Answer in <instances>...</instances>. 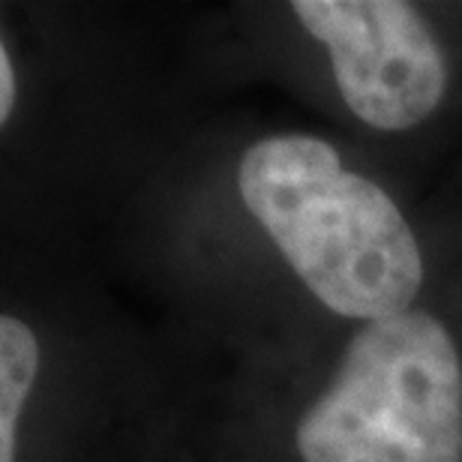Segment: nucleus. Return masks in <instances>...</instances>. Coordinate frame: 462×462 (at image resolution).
Instances as JSON below:
<instances>
[{
  "label": "nucleus",
  "mask_w": 462,
  "mask_h": 462,
  "mask_svg": "<svg viewBox=\"0 0 462 462\" xmlns=\"http://www.w3.org/2000/svg\"><path fill=\"white\" fill-rule=\"evenodd\" d=\"M237 189L300 282L337 316L369 325L411 310L423 285L418 237L396 201L346 169L328 142L262 138L240 160Z\"/></svg>",
  "instance_id": "f257e3e1"
},
{
  "label": "nucleus",
  "mask_w": 462,
  "mask_h": 462,
  "mask_svg": "<svg viewBox=\"0 0 462 462\" xmlns=\"http://www.w3.org/2000/svg\"><path fill=\"white\" fill-rule=\"evenodd\" d=\"M294 441L303 462H462V360L445 321L411 307L360 328Z\"/></svg>",
  "instance_id": "f03ea898"
},
{
  "label": "nucleus",
  "mask_w": 462,
  "mask_h": 462,
  "mask_svg": "<svg viewBox=\"0 0 462 462\" xmlns=\"http://www.w3.org/2000/svg\"><path fill=\"white\" fill-rule=\"evenodd\" d=\"M298 22L325 45L348 112L382 133L420 126L445 99V51L402 0H298Z\"/></svg>",
  "instance_id": "7ed1b4c3"
},
{
  "label": "nucleus",
  "mask_w": 462,
  "mask_h": 462,
  "mask_svg": "<svg viewBox=\"0 0 462 462\" xmlns=\"http://www.w3.org/2000/svg\"><path fill=\"white\" fill-rule=\"evenodd\" d=\"M40 373V343L18 316L0 319V462H15L18 423Z\"/></svg>",
  "instance_id": "20e7f679"
},
{
  "label": "nucleus",
  "mask_w": 462,
  "mask_h": 462,
  "mask_svg": "<svg viewBox=\"0 0 462 462\" xmlns=\"http://www.w3.org/2000/svg\"><path fill=\"white\" fill-rule=\"evenodd\" d=\"M15 69H13V58H9L6 42H0V120H9L15 108Z\"/></svg>",
  "instance_id": "39448f33"
}]
</instances>
